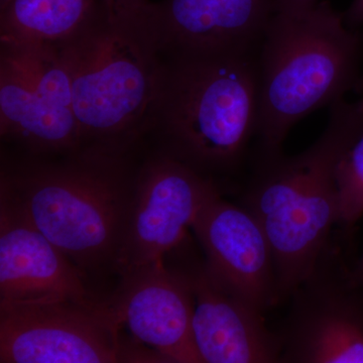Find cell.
Instances as JSON below:
<instances>
[{
    "instance_id": "1",
    "label": "cell",
    "mask_w": 363,
    "mask_h": 363,
    "mask_svg": "<svg viewBox=\"0 0 363 363\" xmlns=\"http://www.w3.org/2000/svg\"><path fill=\"white\" fill-rule=\"evenodd\" d=\"M133 149L83 145L1 167L0 205L54 243L82 272L116 271L133 191Z\"/></svg>"
},
{
    "instance_id": "2",
    "label": "cell",
    "mask_w": 363,
    "mask_h": 363,
    "mask_svg": "<svg viewBox=\"0 0 363 363\" xmlns=\"http://www.w3.org/2000/svg\"><path fill=\"white\" fill-rule=\"evenodd\" d=\"M319 140L294 157L257 152L243 207L259 221L271 245L279 303L311 274L339 224L336 169L363 131V98L330 105Z\"/></svg>"
},
{
    "instance_id": "3",
    "label": "cell",
    "mask_w": 363,
    "mask_h": 363,
    "mask_svg": "<svg viewBox=\"0 0 363 363\" xmlns=\"http://www.w3.org/2000/svg\"><path fill=\"white\" fill-rule=\"evenodd\" d=\"M257 50L164 54L149 130L161 152L211 178L233 173L257 136Z\"/></svg>"
},
{
    "instance_id": "4",
    "label": "cell",
    "mask_w": 363,
    "mask_h": 363,
    "mask_svg": "<svg viewBox=\"0 0 363 363\" xmlns=\"http://www.w3.org/2000/svg\"><path fill=\"white\" fill-rule=\"evenodd\" d=\"M362 55V33L330 2L272 14L257 49L259 152H281L298 121L354 89Z\"/></svg>"
},
{
    "instance_id": "5",
    "label": "cell",
    "mask_w": 363,
    "mask_h": 363,
    "mask_svg": "<svg viewBox=\"0 0 363 363\" xmlns=\"http://www.w3.org/2000/svg\"><path fill=\"white\" fill-rule=\"evenodd\" d=\"M83 145L133 149L149 133L164 54L155 26L111 20L102 4L56 44Z\"/></svg>"
},
{
    "instance_id": "6",
    "label": "cell",
    "mask_w": 363,
    "mask_h": 363,
    "mask_svg": "<svg viewBox=\"0 0 363 363\" xmlns=\"http://www.w3.org/2000/svg\"><path fill=\"white\" fill-rule=\"evenodd\" d=\"M107 302L0 308L1 363L166 362L125 338Z\"/></svg>"
},
{
    "instance_id": "7",
    "label": "cell",
    "mask_w": 363,
    "mask_h": 363,
    "mask_svg": "<svg viewBox=\"0 0 363 363\" xmlns=\"http://www.w3.org/2000/svg\"><path fill=\"white\" fill-rule=\"evenodd\" d=\"M290 298L281 363H363V289L335 243Z\"/></svg>"
},
{
    "instance_id": "8",
    "label": "cell",
    "mask_w": 363,
    "mask_h": 363,
    "mask_svg": "<svg viewBox=\"0 0 363 363\" xmlns=\"http://www.w3.org/2000/svg\"><path fill=\"white\" fill-rule=\"evenodd\" d=\"M219 192L215 180L160 150L138 166L116 271L164 259L186 240L200 210Z\"/></svg>"
},
{
    "instance_id": "9",
    "label": "cell",
    "mask_w": 363,
    "mask_h": 363,
    "mask_svg": "<svg viewBox=\"0 0 363 363\" xmlns=\"http://www.w3.org/2000/svg\"><path fill=\"white\" fill-rule=\"evenodd\" d=\"M215 278L264 313L279 304L271 245L255 216L216 193L201 208L192 225Z\"/></svg>"
},
{
    "instance_id": "10",
    "label": "cell",
    "mask_w": 363,
    "mask_h": 363,
    "mask_svg": "<svg viewBox=\"0 0 363 363\" xmlns=\"http://www.w3.org/2000/svg\"><path fill=\"white\" fill-rule=\"evenodd\" d=\"M107 304L138 342L166 362L203 363L193 335L192 294L164 259L121 274Z\"/></svg>"
},
{
    "instance_id": "11",
    "label": "cell",
    "mask_w": 363,
    "mask_h": 363,
    "mask_svg": "<svg viewBox=\"0 0 363 363\" xmlns=\"http://www.w3.org/2000/svg\"><path fill=\"white\" fill-rule=\"evenodd\" d=\"M192 294L193 335L203 363H281L278 332L264 313L229 291L206 262L187 259L174 267Z\"/></svg>"
},
{
    "instance_id": "12",
    "label": "cell",
    "mask_w": 363,
    "mask_h": 363,
    "mask_svg": "<svg viewBox=\"0 0 363 363\" xmlns=\"http://www.w3.org/2000/svg\"><path fill=\"white\" fill-rule=\"evenodd\" d=\"M84 279L65 253L0 205V308L98 302Z\"/></svg>"
},
{
    "instance_id": "13",
    "label": "cell",
    "mask_w": 363,
    "mask_h": 363,
    "mask_svg": "<svg viewBox=\"0 0 363 363\" xmlns=\"http://www.w3.org/2000/svg\"><path fill=\"white\" fill-rule=\"evenodd\" d=\"M274 14V0H164L155 30L164 54L253 52Z\"/></svg>"
},
{
    "instance_id": "14",
    "label": "cell",
    "mask_w": 363,
    "mask_h": 363,
    "mask_svg": "<svg viewBox=\"0 0 363 363\" xmlns=\"http://www.w3.org/2000/svg\"><path fill=\"white\" fill-rule=\"evenodd\" d=\"M0 135L28 156H56L83 147L74 112L40 96L4 54H0Z\"/></svg>"
},
{
    "instance_id": "15",
    "label": "cell",
    "mask_w": 363,
    "mask_h": 363,
    "mask_svg": "<svg viewBox=\"0 0 363 363\" xmlns=\"http://www.w3.org/2000/svg\"><path fill=\"white\" fill-rule=\"evenodd\" d=\"M104 0H6L0 44H58L92 18Z\"/></svg>"
},
{
    "instance_id": "16",
    "label": "cell",
    "mask_w": 363,
    "mask_h": 363,
    "mask_svg": "<svg viewBox=\"0 0 363 363\" xmlns=\"http://www.w3.org/2000/svg\"><path fill=\"white\" fill-rule=\"evenodd\" d=\"M339 224L350 228L363 216V131L341 157L336 169Z\"/></svg>"
},
{
    "instance_id": "17",
    "label": "cell",
    "mask_w": 363,
    "mask_h": 363,
    "mask_svg": "<svg viewBox=\"0 0 363 363\" xmlns=\"http://www.w3.org/2000/svg\"><path fill=\"white\" fill-rule=\"evenodd\" d=\"M104 6L111 20L128 23H149L156 11V4L149 0H104Z\"/></svg>"
},
{
    "instance_id": "18",
    "label": "cell",
    "mask_w": 363,
    "mask_h": 363,
    "mask_svg": "<svg viewBox=\"0 0 363 363\" xmlns=\"http://www.w3.org/2000/svg\"><path fill=\"white\" fill-rule=\"evenodd\" d=\"M318 0H274V13H300L316 6Z\"/></svg>"
},
{
    "instance_id": "19",
    "label": "cell",
    "mask_w": 363,
    "mask_h": 363,
    "mask_svg": "<svg viewBox=\"0 0 363 363\" xmlns=\"http://www.w3.org/2000/svg\"><path fill=\"white\" fill-rule=\"evenodd\" d=\"M346 26L358 28L363 25V0H353L347 11L343 13Z\"/></svg>"
},
{
    "instance_id": "20",
    "label": "cell",
    "mask_w": 363,
    "mask_h": 363,
    "mask_svg": "<svg viewBox=\"0 0 363 363\" xmlns=\"http://www.w3.org/2000/svg\"><path fill=\"white\" fill-rule=\"evenodd\" d=\"M350 279L355 286L363 289V255L350 267Z\"/></svg>"
},
{
    "instance_id": "21",
    "label": "cell",
    "mask_w": 363,
    "mask_h": 363,
    "mask_svg": "<svg viewBox=\"0 0 363 363\" xmlns=\"http://www.w3.org/2000/svg\"><path fill=\"white\" fill-rule=\"evenodd\" d=\"M353 90H354L357 94L363 96V76H360V78L358 79L357 85H355L354 89Z\"/></svg>"
}]
</instances>
